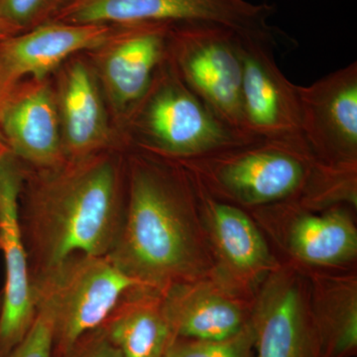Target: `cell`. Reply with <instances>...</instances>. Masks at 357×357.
I'll list each match as a JSON object with an SVG mask.
<instances>
[{
	"instance_id": "1",
	"label": "cell",
	"mask_w": 357,
	"mask_h": 357,
	"mask_svg": "<svg viewBox=\"0 0 357 357\" xmlns=\"http://www.w3.org/2000/svg\"><path fill=\"white\" fill-rule=\"evenodd\" d=\"M116 165L105 156L66 161L32 187L26 229L36 272L70 256L107 255L122 218Z\"/></svg>"
},
{
	"instance_id": "2",
	"label": "cell",
	"mask_w": 357,
	"mask_h": 357,
	"mask_svg": "<svg viewBox=\"0 0 357 357\" xmlns=\"http://www.w3.org/2000/svg\"><path fill=\"white\" fill-rule=\"evenodd\" d=\"M192 176L146 158L133 160L128 204L107 256L145 288L168 290L194 273L197 249L191 215Z\"/></svg>"
},
{
	"instance_id": "3",
	"label": "cell",
	"mask_w": 357,
	"mask_h": 357,
	"mask_svg": "<svg viewBox=\"0 0 357 357\" xmlns=\"http://www.w3.org/2000/svg\"><path fill=\"white\" fill-rule=\"evenodd\" d=\"M213 198L261 206L304 196L306 202L345 198L342 176L314 159L302 136L253 139L180 161Z\"/></svg>"
},
{
	"instance_id": "4",
	"label": "cell",
	"mask_w": 357,
	"mask_h": 357,
	"mask_svg": "<svg viewBox=\"0 0 357 357\" xmlns=\"http://www.w3.org/2000/svg\"><path fill=\"white\" fill-rule=\"evenodd\" d=\"M32 283L36 310L50 316L55 345L64 354L105 325L130 291L145 288L107 255L70 256L57 266L33 275Z\"/></svg>"
},
{
	"instance_id": "5",
	"label": "cell",
	"mask_w": 357,
	"mask_h": 357,
	"mask_svg": "<svg viewBox=\"0 0 357 357\" xmlns=\"http://www.w3.org/2000/svg\"><path fill=\"white\" fill-rule=\"evenodd\" d=\"M129 117L141 146L178 161L249 141L208 109L183 83L168 58Z\"/></svg>"
},
{
	"instance_id": "6",
	"label": "cell",
	"mask_w": 357,
	"mask_h": 357,
	"mask_svg": "<svg viewBox=\"0 0 357 357\" xmlns=\"http://www.w3.org/2000/svg\"><path fill=\"white\" fill-rule=\"evenodd\" d=\"M274 6L248 0H58L50 20L79 24L206 22L277 47L283 32L269 24Z\"/></svg>"
},
{
	"instance_id": "7",
	"label": "cell",
	"mask_w": 357,
	"mask_h": 357,
	"mask_svg": "<svg viewBox=\"0 0 357 357\" xmlns=\"http://www.w3.org/2000/svg\"><path fill=\"white\" fill-rule=\"evenodd\" d=\"M241 35L206 22L171 24L168 59L183 83L227 128L243 131L241 93L243 63Z\"/></svg>"
},
{
	"instance_id": "8",
	"label": "cell",
	"mask_w": 357,
	"mask_h": 357,
	"mask_svg": "<svg viewBox=\"0 0 357 357\" xmlns=\"http://www.w3.org/2000/svg\"><path fill=\"white\" fill-rule=\"evenodd\" d=\"M301 135L319 165L356 177L357 63L298 86Z\"/></svg>"
},
{
	"instance_id": "9",
	"label": "cell",
	"mask_w": 357,
	"mask_h": 357,
	"mask_svg": "<svg viewBox=\"0 0 357 357\" xmlns=\"http://www.w3.org/2000/svg\"><path fill=\"white\" fill-rule=\"evenodd\" d=\"M22 175L10 152L0 161V249L6 284L0 304V349H15L36 316L32 271L20 220Z\"/></svg>"
},
{
	"instance_id": "10",
	"label": "cell",
	"mask_w": 357,
	"mask_h": 357,
	"mask_svg": "<svg viewBox=\"0 0 357 357\" xmlns=\"http://www.w3.org/2000/svg\"><path fill=\"white\" fill-rule=\"evenodd\" d=\"M274 49L266 42L241 36V119L249 139L302 136L298 86L279 69Z\"/></svg>"
},
{
	"instance_id": "11",
	"label": "cell",
	"mask_w": 357,
	"mask_h": 357,
	"mask_svg": "<svg viewBox=\"0 0 357 357\" xmlns=\"http://www.w3.org/2000/svg\"><path fill=\"white\" fill-rule=\"evenodd\" d=\"M171 24L121 26L102 47L100 77L115 107L129 116L146 95L159 68L168 58Z\"/></svg>"
},
{
	"instance_id": "12",
	"label": "cell",
	"mask_w": 357,
	"mask_h": 357,
	"mask_svg": "<svg viewBox=\"0 0 357 357\" xmlns=\"http://www.w3.org/2000/svg\"><path fill=\"white\" fill-rule=\"evenodd\" d=\"M121 26L48 20L0 42V63L14 81L45 77L74 54L102 48Z\"/></svg>"
},
{
	"instance_id": "13",
	"label": "cell",
	"mask_w": 357,
	"mask_h": 357,
	"mask_svg": "<svg viewBox=\"0 0 357 357\" xmlns=\"http://www.w3.org/2000/svg\"><path fill=\"white\" fill-rule=\"evenodd\" d=\"M7 147L32 165L51 170L66 163L57 96L43 81L14 89L0 117Z\"/></svg>"
},
{
	"instance_id": "14",
	"label": "cell",
	"mask_w": 357,
	"mask_h": 357,
	"mask_svg": "<svg viewBox=\"0 0 357 357\" xmlns=\"http://www.w3.org/2000/svg\"><path fill=\"white\" fill-rule=\"evenodd\" d=\"M251 324L256 357H325L312 311L297 280L275 279Z\"/></svg>"
},
{
	"instance_id": "15",
	"label": "cell",
	"mask_w": 357,
	"mask_h": 357,
	"mask_svg": "<svg viewBox=\"0 0 357 357\" xmlns=\"http://www.w3.org/2000/svg\"><path fill=\"white\" fill-rule=\"evenodd\" d=\"M56 96L66 160L96 155L109 142V129L93 70L83 61H75L63 73Z\"/></svg>"
},
{
	"instance_id": "16",
	"label": "cell",
	"mask_w": 357,
	"mask_h": 357,
	"mask_svg": "<svg viewBox=\"0 0 357 357\" xmlns=\"http://www.w3.org/2000/svg\"><path fill=\"white\" fill-rule=\"evenodd\" d=\"M162 305L174 337L225 340L248 324L236 304L201 286L174 285L165 291Z\"/></svg>"
},
{
	"instance_id": "17",
	"label": "cell",
	"mask_w": 357,
	"mask_h": 357,
	"mask_svg": "<svg viewBox=\"0 0 357 357\" xmlns=\"http://www.w3.org/2000/svg\"><path fill=\"white\" fill-rule=\"evenodd\" d=\"M133 291V290H132ZM130 291L105 321V335L121 357H164L174 335L154 296H131Z\"/></svg>"
},
{
	"instance_id": "18",
	"label": "cell",
	"mask_w": 357,
	"mask_h": 357,
	"mask_svg": "<svg viewBox=\"0 0 357 357\" xmlns=\"http://www.w3.org/2000/svg\"><path fill=\"white\" fill-rule=\"evenodd\" d=\"M192 180L198 201L206 211L218 248L227 261L244 272L267 266V245L252 220L238 206L213 198L194 178Z\"/></svg>"
},
{
	"instance_id": "19",
	"label": "cell",
	"mask_w": 357,
	"mask_h": 357,
	"mask_svg": "<svg viewBox=\"0 0 357 357\" xmlns=\"http://www.w3.org/2000/svg\"><path fill=\"white\" fill-rule=\"evenodd\" d=\"M294 222L289 231V245L303 261L333 265L356 256L357 232L345 211L332 210L323 215L305 213Z\"/></svg>"
},
{
	"instance_id": "20",
	"label": "cell",
	"mask_w": 357,
	"mask_h": 357,
	"mask_svg": "<svg viewBox=\"0 0 357 357\" xmlns=\"http://www.w3.org/2000/svg\"><path fill=\"white\" fill-rule=\"evenodd\" d=\"M357 295L354 284H335L321 294L312 318L325 357H352L357 349Z\"/></svg>"
},
{
	"instance_id": "21",
	"label": "cell",
	"mask_w": 357,
	"mask_h": 357,
	"mask_svg": "<svg viewBox=\"0 0 357 357\" xmlns=\"http://www.w3.org/2000/svg\"><path fill=\"white\" fill-rule=\"evenodd\" d=\"M255 347V330L248 323L234 337L220 340L174 337L164 357H250Z\"/></svg>"
},
{
	"instance_id": "22",
	"label": "cell",
	"mask_w": 357,
	"mask_h": 357,
	"mask_svg": "<svg viewBox=\"0 0 357 357\" xmlns=\"http://www.w3.org/2000/svg\"><path fill=\"white\" fill-rule=\"evenodd\" d=\"M58 0H0L2 38L32 29L50 20Z\"/></svg>"
},
{
	"instance_id": "23",
	"label": "cell",
	"mask_w": 357,
	"mask_h": 357,
	"mask_svg": "<svg viewBox=\"0 0 357 357\" xmlns=\"http://www.w3.org/2000/svg\"><path fill=\"white\" fill-rule=\"evenodd\" d=\"M55 347L53 321L47 312L36 310V316L25 337L11 357H52Z\"/></svg>"
},
{
	"instance_id": "24",
	"label": "cell",
	"mask_w": 357,
	"mask_h": 357,
	"mask_svg": "<svg viewBox=\"0 0 357 357\" xmlns=\"http://www.w3.org/2000/svg\"><path fill=\"white\" fill-rule=\"evenodd\" d=\"M82 357H121V354L105 333L102 338L88 347Z\"/></svg>"
},
{
	"instance_id": "25",
	"label": "cell",
	"mask_w": 357,
	"mask_h": 357,
	"mask_svg": "<svg viewBox=\"0 0 357 357\" xmlns=\"http://www.w3.org/2000/svg\"><path fill=\"white\" fill-rule=\"evenodd\" d=\"M16 83L17 82L14 81L13 77L7 74L6 70L0 63V117H1L2 110L6 107L7 100L10 98L14 89H16ZM0 140H1V137H0Z\"/></svg>"
},
{
	"instance_id": "26",
	"label": "cell",
	"mask_w": 357,
	"mask_h": 357,
	"mask_svg": "<svg viewBox=\"0 0 357 357\" xmlns=\"http://www.w3.org/2000/svg\"><path fill=\"white\" fill-rule=\"evenodd\" d=\"M8 152H10V150L8 149L6 143L3 141L0 140V161L3 159V157L6 156Z\"/></svg>"
},
{
	"instance_id": "27",
	"label": "cell",
	"mask_w": 357,
	"mask_h": 357,
	"mask_svg": "<svg viewBox=\"0 0 357 357\" xmlns=\"http://www.w3.org/2000/svg\"><path fill=\"white\" fill-rule=\"evenodd\" d=\"M0 304H1V296H0Z\"/></svg>"
},
{
	"instance_id": "28",
	"label": "cell",
	"mask_w": 357,
	"mask_h": 357,
	"mask_svg": "<svg viewBox=\"0 0 357 357\" xmlns=\"http://www.w3.org/2000/svg\"><path fill=\"white\" fill-rule=\"evenodd\" d=\"M0 39H3V38H2V36H1V35H0Z\"/></svg>"
}]
</instances>
